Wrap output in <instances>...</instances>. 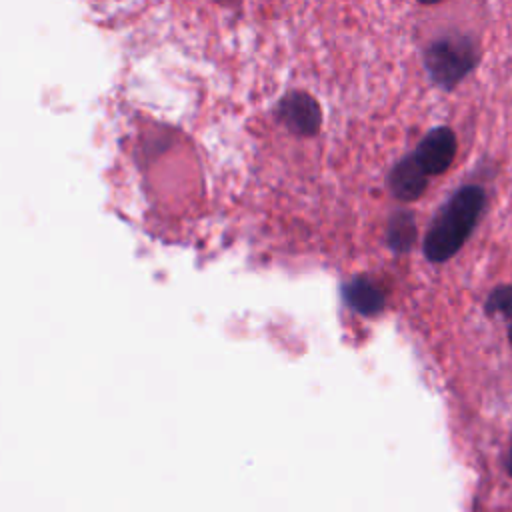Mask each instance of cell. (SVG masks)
Masks as SVG:
<instances>
[{"label": "cell", "instance_id": "obj_1", "mask_svg": "<svg viewBox=\"0 0 512 512\" xmlns=\"http://www.w3.org/2000/svg\"><path fill=\"white\" fill-rule=\"evenodd\" d=\"M484 206L486 192L482 186L466 184L458 188L434 216L424 236V256L436 264L456 256L472 234Z\"/></svg>", "mask_w": 512, "mask_h": 512}, {"label": "cell", "instance_id": "obj_2", "mask_svg": "<svg viewBox=\"0 0 512 512\" xmlns=\"http://www.w3.org/2000/svg\"><path fill=\"white\" fill-rule=\"evenodd\" d=\"M478 62V48L466 34H444L424 48V68L442 90H454Z\"/></svg>", "mask_w": 512, "mask_h": 512}, {"label": "cell", "instance_id": "obj_3", "mask_svg": "<svg viewBox=\"0 0 512 512\" xmlns=\"http://www.w3.org/2000/svg\"><path fill=\"white\" fill-rule=\"evenodd\" d=\"M278 122L296 136H314L322 126V110L314 96L302 90H292L276 106Z\"/></svg>", "mask_w": 512, "mask_h": 512}, {"label": "cell", "instance_id": "obj_4", "mask_svg": "<svg viewBox=\"0 0 512 512\" xmlns=\"http://www.w3.org/2000/svg\"><path fill=\"white\" fill-rule=\"evenodd\" d=\"M416 162L422 166L426 176L444 174L456 156V136L448 126L432 128L416 146Z\"/></svg>", "mask_w": 512, "mask_h": 512}, {"label": "cell", "instance_id": "obj_5", "mask_svg": "<svg viewBox=\"0 0 512 512\" xmlns=\"http://www.w3.org/2000/svg\"><path fill=\"white\" fill-rule=\"evenodd\" d=\"M426 188H428V176L412 154L398 160L388 172V190L400 202L418 200Z\"/></svg>", "mask_w": 512, "mask_h": 512}, {"label": "cell", "instance_id": "obj_6", "mask_svg": "<svg viewBox=\"0 0 512 512\" xmlns=\"http://www.w3.org/2000/svg\"><path fill=\"white\" fill-rule=\"evenodd\" d=\"M342 298L360 316L374 318L386 306L384 290L368 276H354L342 284Z\"/></svg>", "mask_w": 512, "mask_h": 512}, {"label": "cell", "instance_id": "obj_7", "mask_svg": "<svg viewBox=\"0 0 512 512\" xmlns=\"http://www.w3.org/2000/svg\"><path fill=\"white\" fill-rule=\"evenodd\" d=\"M418 236L414 214L410 210H398L390 216L386 228V244L394 254H406L412 250Z\"/></svg>", "mask_w": 512, "mask_h": 512}, {"label": "cell", "instance_id": "obj_8", "mask_svg": "<svg viewBox=\"0 0 512 512\" xmlns=\"http://www.w3.org/2000/svg\"><path fill=\"white\" fill-rule=\"evenodd\" d=\"M484 312L488 316L512 318V284L496 286L484 302Z\"/></svg>", "mask_w": 512, "mask_h": 512}, {"label": "cell", "instance_id": "obj_9", "mask_svg": "<svg viewBox=\"0 0 512 512\" xmlns=\"http://www.w3.org/2000/svg\"><path fill=\"white\" fill-rule=\"evenodd\" d=\"M506 468H508V472L512 474V446H510V450H508V460H506Z\"/></svg>", "mask_w": 512, "mask_h": 512}, {"label": "cell", "instance_id": "obj_10", "mask_svg": "<svg viewBox=\"0 0 512 512\" xmlns=\"http://www.w3.org/2000/svg\"><path fill=\"white\" fill-rule=\"evenodd\" d=\"M508 340H510V346H512V318H510V326H508Z\"/></svg>", "mask_w": 512, "mask_h": 512}]
</instances>
